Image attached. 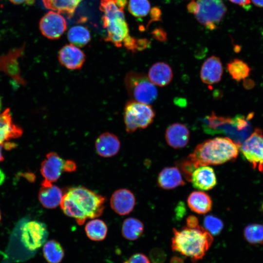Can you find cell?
<instances>
[{"instance_id":"cell-1","label":"cell","mask_w":263,"mask_h":263,"mask_svg":"<svg viewBox=\"0 0 263 263\" xmlns=\"http://www.w3.org/2000/svg\"><path fill=\"white\" fill-rule=\"evenodd\" d=\"M240 145L227 137H216L196 146L192 153L182 161L180 168L184 176L190 178L193 171L203 166L219 165L235 160Z\"/></svg>"},{"instance_id":"cell-2","label":"cell","mask_w":263,"mask_h":263,"mask_svg":"<svg viewBox=\"0 0 263 263\" xmlns=\"http://www.w3.org/2000/svg\"><path fill=\"white\" fill-rule=\"evenodd\" d=\"M106 198L83 187L69 188L63 195L60 206L63 213L74 218L79 225L87 219L100 216L103 212Z\"/></svg>"},{"instance_id":"cell-3","label":"cell","mask_w":263,"mask_h":263,"mask_svg":"<svg viewBox=\"0 0 263 263\" xmlns=\"http://www.w3.org/2000/svg\"><path fill=\"white\" fill-rule=\"evenodd\" d=\"M172 231V250L192 262L203 259L213 241L212 235L199 225L194 228L186 226L179 230L173 228Z\"/></svg>"},{"instance_id":"cell-4","label":"cell","mask_w":263,"mask_h":263,"mask_svg":"<svg viewBox=\"0 0 263 263\" xmlns=\"http://www.w3.org/2000/svg\"><path fill=\"white\" fill-rule=\"evenodd\" d=\"M99 8L103 13V26L107 32L105 40L117 47H121L125 39L130 35L124 9L117 6L115 0H100Z\"/></svg>"},{"instance_id":"cell-5","label":"cell","mask_w":263,"mask_h":263,"mask_svg":"<svg viewBox=\"0 0 263 263\" xmlns=\"http://www.w3.org/2000/svg\"><path fill=\"white\" fill-rule=\"evenodd\" d=\"M187 9L200 23L209 30L217 27L227 11L222 0H190Z\"/></svg>"},{"instance_id":"cell-6","label":"cell","mask_w":263,"mask_h":263,"mask_svg":"<svg viewBox=\"0 0 263 263\" xmlns=\"http://www.w3.org/2000/svg\"><path fill=\"white\" fill-rule=\"evenodd\" d=\"M13 234L19 238L23 247L30 252H35L44 245L48 236L44 223L27 218L19 220Z\"/></svg>"},{"instance_id":"cell-7","label":"cell","mask_w":263,"mask_h":263,"mask_svg":"<svg viewBox=\"0 0 263 263\" xmlns=\"http://www.w3.org/2000/svg\"><path fill=\"white\" fill-rule=\"evenodd\" d=\"M124 82L129 95L133 100L150 104L157 97L156 88L144 74L130 71L126 74Z\"/></svg>"},{"instance_id":"cell-8","label":"cell","mask_w":263,"mask_h":263,"mask_svg":"<svg viewBox=\"0 0 263 263\" xmlns=\"http://www.w3.org/2000/svg\"><path fill=\"white\" fill-rule=\"evenodd\" d=\"M154 116V111L149 104L129 101L125 104L124 112L126 131L132 133L137 129L146 128L153 122Z\"/></svg>"},{"instance_id":"cell-9","label":"cell","mask_w":263,"mask_h":263,"mask_svg":"<svg viewBox=\"0 0 263 263\" xmlns=\"http://www.w3.org/2000/svg\"><path fill=\"white\" fill-rule=\"evenodd\" d=\"M241 151L253 169L263 171V132L258 128L243 143Z\"/></svg>"},{"instance_id":"cell-10","label":"cell","mask_w":263,"mask_h":263,"mask_svg":"<svg viewBox=\"0 0 263 263\" xmlns=\"http://www.w3.org/2000/svg\"><path fill=\"white\" fill-rule=\"evenodd\" d=\"M67 28L64 18L59 13L51 11L40 19L39 29L42 35L48 38H59Z\"/></svg>"},{"instance_id":"cell-11","label":"cell","mask_w":263,"mask_h":263,"mask_svg":"<svg viewBox=\"0 0 263 263\" xmlns=\"http://www.w3.org/2000/svg\"><path fill=\"white\" fill-rule=\"evenodd\" d=\"M24 45L10 51L7 54L0 56V72L4 73L19 85L25 81L20 75L18 58L23 54Z\"/></svg>"},{"instance_id":"cell-12","label":"cell","mask_w":263,"mask_h":263,"mask_svg":"<svg viewBox=\"0 0 263 263\" xmlns=\"http://www.w3.org/2000/svg\"><path fill=\"white\" fill-rule=\"evenodd\" d=\"M66 161L55 152L47 153L41 164L40 172L43 180L51 183L58 180L62 173L66 172Z\"/></svg>"},{"instance_id":"cell-13","label":"cell","mask_w":263,"mask_h":263,"mask_svg":"<svg viewBox=\"0 0 263 263\" xmlns=\"http://www.w3.org/2000/svg\"><path fill=\"white\" fill-rule=\"evenodd\" d=\"M58 58L60 64L67 69L77 70L83 65L86 56L79 48L70 44L65 45L60 49Z\"/></svg>"},{"instance_id":"cell-14","label":"cell","mask_w":263,"mask_h":263,"mask_svg":"<svg viewBox=\"0 0 263 263\" xmlns=\"http://www.w3.org/2000/svg\"><path fill=\"white\" fill-rule=\"evenodd\" d=\"M112 209L117 214L123 216L130 213L135 205V198L133 193L126 188L115 190L110 199Z\"/></svg>"},{"instance_id":"cell-15","label":"cell","mask_w":263,"mask_h":263,"mask_svg":"<svg viewBox=\"0 0 263 263\" xmlns=\"http://www.w3.org/2000/svg\"><path fill=\"white\" fill-rule=\"evenodd\" d=\"M190 182L193 186L202 190H209L217 184V178L214 169L209 166H200L192 173Z\"/></svg>"},{"instance_id":"cell-16","label":"cell","mask_w":263,"mask_h":263,"mask_svg":"<svg viewBox=\"0 0 263 263\" xmlns=\"http://www.w3.org/2000/svg\"><path fill=\"white\" fill-rule=\"evenodd\" d=\"M95 148L97 154L101 157L109 158L115 155L120 148V142L113 133L105 132L96 139Z\"/></svg>"},{"instance_id":"cell-17","label":"cell","mask_w":263,"mask_h":263,"mask_svg":"<svg viewBox=\"0 0 263 263\" xmlns=\"http://www.w3.org/2000/svg\"><path fill=\"white\" fill-rule=\"evenodd\" d=\"M189 132L187 127L184 124L178 123L169 126L165 133L167 144L175 149L185 147L189 141Z\"/></svg>"},{"instance_id":"cell-18","label":"cell","mask_w":263,"mask_h":263,"mask_svg":"<svg viewBox=\"0 0 263 263\" xmlns=\"http://www.w3.org/2000/svg\"><path fill=\"white\" fill-rule=\"evenodd\" d=\"M63 193L57 186L43 180L38 193V199L42 205L47 208H55L60 205Z\"/></svg>"},{"instance_id":"cell-19","label":"cell","mask_w":263,"mask_h":263,"mask_svg":"<svg viewBox=\"0 0 263 263\" xmlns=\"http://www.w3.org/2000/svg\"><path fill=\"white\" fill-rule=\"evenodd\" d=\"M223 74V66L220 59L212 56L203 63L200 72L202 81L207 84L219 82Z\"/></svg>"},{"instance_id":"cell-20","label":"cell","mask_w":263,"mask_h":263,"mask_svg":"<svg viewBox=\"0 0 263 263\" xmlns=\"http://www.w3.org/2000/svg\"><path fill=\"white\" fill-rule=\"evenodd\" d=\"M157 185L164 189H171L185 185L180 170L177 167L164 168L158 174Z\"/></svg>"},{"instance_id":"cell-21","label":"cell","mask_w":263,"mask_h":263,"mask_svg":"<svg viewBox=\"0 0 263 263\" xmlns=\"http://www.w3.org/2000/svg\"><path fill=\"white\" fill-rule=\"evenodd\" d=\"M22 132V129L13 122L9 109L0 113V144L11 139L17 138Z\"/></svg>"},{"instance_id":"cell-22","label":"cell","mask_w":263,"mask_h":263,"mask_svg":"<svg viewBox=\"0 0 263 263\" xmlns=\"http://www.w3.org/2000/svg\"><path fill=\"white\" fill-rule=\"evenodd\" d=\"M173 74L171 67L167 63L159 62L150 69L148 77L154 85L160 87L168 85L171 81Z\"/></svg>"},{"instance_id":"cell-23","label":"cell","mask_w":263,"mask_h":263,"mask_svg":"<svg viewBox=\"0 0 263 263\" xmlns=\"http://www.w3.org/2000/svg\"><path fill=\"white\" fill-rule=\"evenodd\" d=\"M187 203L191 211L199 214H206L212 207V201L210 196L201 191L192 192L188 197Z\"/></svg>"},{"instance_id":"cell-24","label":"cell","mask_w":263,"mask_h":263,"mask_svg":"<svg viewBox=\"0 0 263 263\" xmlns=\"http://www.w3.org/2000/svg\"><path fill=\"white\" fill-rule=\"evenodd\" d=\"M82 0H42L44 6L71 18Z\"/></svg>"},{"instance_id":"cell-25","label":"cell","mask_w":263,"mask_h":263,"mask_svg":"<svg viewBox=\"0 0 263 263\" xmlns=\"http://www.w3.org/2000/svg\"><path fill=\"white\" fill-rule=\"evenodd\" d=\"M144 229V226L141 221L135 218L130 217L124 221L121 233L125 239L134 241L140 237Z\"/></svg>"},{"instance_id":"cell-26","label":"cell","mask_w":263,"mask_h":263,"mask_svg":"<svg viewBox=\"0 0 263 263\" xmlns=\"http://www.w3.org/2000/svg\"><path fill=\"white\" fill-rule=\"evenodd\" d=\"M64 253L63 247L56 240H49L43 245V256L48 263H60L64 258Z\"/></svg>"},{"instance_id":"cell-27","label":"cell","mask_w":263,"mask_h":263,"mask_svg":"<svg viewBox=\"0 0 263 263\" xmlns=\"http://www.w3.org/2000/svg\"><path fill=\"white\" fill-rule=\"evenodd\" d=\"M85 231L87 236L94 241H101L106 238L108 227L105 223L98 219L89 221L85 225Z\"/></svg>"},{"instance_id":"cell-28","label":"cell","mask_w":263,"mask_h":263,"mask_svg":"<svg viewBox=\"0 0 263 263\" xmlns=\"http://www.w3.org/2000/svg\"><path fill=\"white\" fill-rule=\"evenodd\" d=\"M67 38L72 44L76 47H82L89 42L91 35L87 28L81 25H76L69 29Z\"/></svg>"},{"instance_id":"cell-29","label":"cell","mask_w":263,"mask_h":263,"mask_svg":"<svg viewBox=\"0 0 263 263\" xmlns=\"http://www.w3.org/2000/svg\"><path fill=\"white\" fill-rule=\"evenodd\" d=\"M226 69L231 77L237 81H240L246 78L251 71L246 63L238 58L229 62L227 64Z\"/></svg>"},{"instance_id":"cell-30","label":"cell","mask_w":263,"mask_h":263,"mask_svg":"<svg viewBox=\"0 0 263 263\" xmlns=\"http://www.w3.org/2000/svg\"><path fill=\"white\" fill-rule=\"evenodd\" d=\"M244 235L246 241L252 244H263V225L254 223L246 225Z\"/></svg>"},{"instance_id":"cell-31","label":"cell","mask_w":263,"mask_h":263,"mask_svg":"<svg viewBox=\"0 0 263 263\" xmlns=\"http://www.w3.org/2000/svg\"><path fill=\"white\" fill-rule=\"evenodd\" d=\"M128 10L135 17L142 18L150 10V3L148 0H130Z\"/></svg>"},{"instance_id":"cell-32","label":"cell","mask_w":263,"mask_h":263,"mask_svg":"<svg viewBox=\"0 0 263 263\" xmlns=\"http://www.w3.org/2000/svg\"><path fill=\"white\" fill-rule=\"evenodd\" d=\"M204 228L211 235H218L224 228L223 221L218 217L212 215H207L204 219Z\"/></svg>"},{"instance_id":"cell-33","label":"cell","mask_w":263,"mask_h":263,"mask_svg":"<svg viewBox=\"0 0 263 263\" xmlns=\"http://www.w3.org/2000/svg\"><path fill=\"white\" fill-rule=\"evenodd\" d=\"M150 257L152 263H162L166 258L164 251L159 248H154L150 252Z\"/></svg>"},{"instance_id":"cell-34","label":"cell","mask_w":263,"mask_h":263,"mask_svg":"<svg viewBox=\"0 0 263 263\" xmlns=\"http://www.w3.org/2000/svg\"><path fill=\"white\" fill-rule=\"evenodd\" d=\"M123 263H151L150 259L145 254L138 253L132 255Z\"/></svg>"},{"instance_id":"cell-35","label":"cell","mask_w":263,"mask_h":263,"mask_svg":"<svg viewBox=\"0 0 263 263\" xmlns=\"http://www.w3.org/2000/svg\"><path fill=\"white\" fill-rule=\"evenodd\" d=\"M187 226L189 228H194L199 225V221L195 216L190 215L186 219Z\"/></svg>"},{"instance_id":"cell-36","label":"cell","mask_w":263,"mask_h":263,"mask_svg":"<svg viewBox=\"0 0 263 263\" xmlns=\"http://www.w3.org/2000/svg\"><path fill=\"white\" fill-rule=\"evenodd\" d=\"M152 34L156 39L161 41H164L167 38L166 33L161 29H155Z\"/></svg>"},{"instance_id":"cell-37","label":"cell","mask_w":263,"mask_h":263,"mask_svg":"<svg viewBox=\"0 0 263 263\" xmlns=\"http://www.w3.org/2000/svg\"><path fill=\"white\" fill-rule=\"evenodd\" d=\"M150 16L153 21L159 20L161 18V11L158 7H153L150 10Z\"/></svg>"},{"instance_id":"cell-38","label":"cell","mask_w":263,"mask_h":263,"mask_svg":"<svg viewBox=\"0 0 263 263\" xmlns=\"http://www.w3.org/2000/svg\"><path fill=\"white\" fill-rule=\"evenodd\" d=\"M233 3L242 6L245 9H248L250 4V0H229Z\"/></svg>"},{"instance_id":"cell-39","label":"cell","mask_w":263,"mask_h":263,"mask_svg":"<svg viewBox=\"0 0 263 263\" xmlns=\"http://www.w3.org/2000/svg\"><path fill=\"white\" fill-rule=\"evenodd\" d=\"M66 172H73L76 169V165L75 162L71 160H66Z\"/></svg>"},{"instance_id":"cell-40","label":"cell","mask_w":263,"mask_h":263,"mask_svg":"<svg viewBox=\"0 0 263 263\" xmlns=\"http://www.w3.org/2000/svg\"><path fill=\"white\" fill-rule=\"evenodd\" d=\"M12 3L15 4H21L26 3L31 5L35 2V0H9Z\"/></svg>"},{"instance_id":"cell-41","label":"cell","mask_w":263,"mask_h":263,"mask_svg":"<svg viewBox=\"0 0 263 263\" xmlns=\"http://www.w3.org/2000/svg\"><path fill=\"white\" fill-rule=\"evenodd\" d=\"M115 3L119 8L124 9L127 3V0H115Z\"/></svg>"},{"instance_id":"cell-42","label":"cell","mask_w":263,"mask_h":263,"mask_svg":"<svg viewBox=\"0 0 263 263\" xmlns=\"http://www.w3.org/2000/svg\"><path fill=\"white\" fill-rule=\"evenodd\" d=\"M183 259L178 257H173L170 260V263H183Z\"/></svg>"},{"instance_id":"cell-43","label":"cell","mask_w":263,"mask_h":263,"mask_svg":"<svg viewBox=\"0 0 263 263\" xmlns=\"http://www.w3.org/2000/svg\"><path fill=\"white\" fill-rule=\"evenodd\" d=\"M253 3L260 8H263V0H251Z\"/></svg>"},{"instance_id":"cell-44","label":"cell","mask_w":263,"mask_h":263,"mask_svg":"<svg viewBox=\"0 0 263 263\" xmlns=\"http://www.w3.org/2000/svg\"><path fill=\"white\" fill-rule=\"evenodd\" d=\"M244 86L245 87V88L249 89L250 87H253V83L252 81H250V80L248 79V80H247L246 81H244Z\"/></svg>"},{"instance_id":"cell-45","label":"cell","mask_w":263,"mask_h":263,"mask_svg":"<svg viewBox=\"0 0 263 263\" xmlns=\"http://www.w3.org/2000/svg\"><path fill=\"white\" fill-rule=\"evenodd\" d=\"M5 176L2 170L0 169V186L4 182Z\"/></svg>"},{"instance_id":"cell-46","label":"cell","mask_w":263,"mask_h":263,"mask_svg":"<svg viewBox=\"0 0 263 263\" xmlns=\"http://www.w3.org/2000/svg\"><path fill=\"white\" fill-rule=\"evenodd\" d=\"M3 143L0 144V162L3 160V157L2 154V148L3 146Z\"/></svg>"},{"instance_id":"cell-47","label":"cell","mask_w":263,"mask_h":263,"mask_svg":"<svg viewBox=\"0 0 263 263\" xmlns=\"http://www.w3.org/2000/svg\"><path fill=\"white\" fill-rule=\"evenodd\" d=\"M262 209L263 210V204L262 205Z\"/></svg>"},{"instance_id":"cell-48","label":"cell","mask_w":263,"mask_h":263,"mask_svg":"<svg viewBox=\"0 0 263 263\" xmlns=\"http://www.w3.org/2000/svg\"><path fill=\"white\" fill-rule=\"evenodd\" d=\"M0 220H1V214H0Z\"/></svg>"},{"instance_id":"cell-49","label":"cell","mask_w":263,"mask_h":263,"mask_svg":"<svg viewBox=\"0 0 263 263\" xmlns=\"http://www.w3.org/2000/svg\"></svg>"}]
</instances>
